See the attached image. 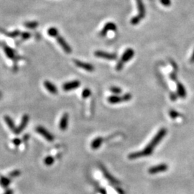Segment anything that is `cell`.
Returning a JSON list of instances; mask_svg holds the SVG:
<instances>
[{
	"label": "cell",
	"instance_id": "cell-1",
	"mask_svg": "<svg viewBox=\"0 0 194 194\" xmlns=\"http://www.w3.org/2000/svg\"><path fill=\"white\" fill-rule=\"evenodd\" d=\"M166 135H167V129H166V128H162V129H160V130L158 131V132L155 135L153 139L150 141V142L147 146H146V147H144V149L143 150L129 154V156H128V158L131 159V160H134V159L142 158V157L150 155L152 154V152H153L155 147L156 146L160 143L161 140L166 137Z\"/></svg>",
	"mask_w": 194,
	"mask_h": 194
},
{
	"label": "cell",
	"instance_id": "cell-2",
	"mask_svg": "<svg viewBox=\"0 0 194 194\" xmlns=\"http://www.w3.org/2000/svg\"><path fill=\"white\" fill-rule=\"evenodd\" d=\"M95 56L97 58H100L109 60V61H114L117 58V55L115 53H110L104 52L102 50H96L94 53Z\"/></svg>",
	"mask_w": 194,
	"mask_h": 194
},
{
	"label": "cell",
	"instance_id": "cell-3",
	"mask_svg": "<svg viewBox=\"0 0 194 194\" xmlns=\"http://www.w3.org/2000/svg\"><path fill=\"white\" fill-rule=\"evenodd\" d=\"M36 132L40 134V135H42L45 139H46L47 140V141L52 142L53 141V140H54V136L43 127L38 126V127H36Z\"/></svg>",
	"mask_w": 194,
	"mask_h": 194
},
{
	"label": "cell",
	"instance_id": "cell-4",
	"mask_svg": "<svg viewBox=\"0 0 194 194\" xmlns=\"http://www.w3.org/2000/svg\"><path fill=\"white\" fill-rule=\"evenodd\" d=\"M55 38H56L57 42L58 43L60 46H61L62 48H63V50L64 51H65V53H69H69H71V52H72L71 47H70L69 43H68L65 40V39H64L63 37L60 36L58 35L55 37Z\"/></svg>",
	"mask_w": 194,
	"mask_h": 194
},
{
	"label": "cell",
	"instance_id": "cell-5",
	"mask_svg": "<svg viewBox=\"0 0 194 194\" xmlns=\"http://www.w3.org/2000/svg\"><path fill=\"white\" fill-rule=\"evenodd\" d=\"M74 63L76 66H78V68H80V69L85 70L86 71L88 72H92L94 71V66L91 63H86V62H83V61H78V60H74L73 61Z\"/></svg>",
	"mask_w": 194,
	"mask_h": 194
},
{
	"label": "cell",
	"instance_id": "cell-6",
	"mask_svg": "<svg viewBox=\"0 0 194 194\" xmlns=\"http://www.w3.org/2000/svg\"><path fill=\"white\" fill-rule=\"evenodd\" d=\"M168 169V165L166 163H162L158 166L151 167L148 170L150 174H157V173H160L162 172H166Z\"/></svg>",
	"mask_w": 194,
	"mask_h": 194
},
{
	"label": "cell",
	"instance_id": "cell-7",
	"mask_svg": "<svg viewBox=\"0 0 194 194\" xmlns=\"http://www.w3.org/2000/svg\"><path fill=\"white\" fill-rule=\"evenodd\" d=\"M134 55H135V50L132 48H127L121 55V58L119 61L123 64H125L127 61H130L134 57Z\"/></svg>",
	"mask_w": 194,
	"mask_h": 194
},
{
	"label": "cell",
	"instance_id": "cell-8",
	"mask_svg": "<svg viewBox=\"0 0 194 194\" xmlns=\"http://www.w3.org/2000/svg\"><path fill=\"white\" fill-rule=\"evenodd\" d=\"M117 29V28L116 24L114 23V22H107V23L104 26L102 30L100 32V35L102 37L106 36L107 33H108L109 31H116Z\"/></svg>",
	"mask_w": 194,
	"mask_h": 194
},
{
	"label": "cell",
	"instance_id": "cell-9",
	"mask_svg": "<svg viewBox=\"0 0 194 194\" xmlns=\"http://www.w3.org/2000/svg\"><path fill=\"white\" fill-rule=\"evenodd\" d=\"M80 85V82L78 80H72V81L67 82V83H65L63 85V89L65 91H71L73 89H76V88H78Z\"/></svg>",
	"mask_w": 194,
	"mask_h": 194
},
{
	"label": "cell",
	"instance_id": "cell-10",
	"mask_svg": "<svg viewBox=\"0 0 194 194\" xmlns=\"http://www.w3.org/2000/svg\"><path fill=\"white\" fill-rule=\"evenodd\" d=\"M69 116L68 113H65L63 116H62L61 120L59 123V128L61 130H65L68 128L69 125Z\"/></svg>",
	"mask_w": 194,
	"mask_h": 194
},
{
	"label": "cell",
	"instance_id": "cell-11",
	"mask_svg": "<svg viewBox=\"0 0 194 194\" xmlns=\"http://www.w3.org/2000/svg\"><path fill=\"white\" fill-rule=\"evenodd\" d=\"M136 2H137L138 9L137 16H139L142 20L145 16V7H144L143 1L142 0H136Z\"/></svg>",
	"mask_w": 194,
	"mask_h": 194
},
{
	"label": "cell",
	"instance_id": "cell-12",
	"mask_svg": "<svg viewBox=\"0 0 194 194\" xmlns=\"http://www.w3.org/2000/svg\"><path fill=\"white\" fill-rule=\"evenodd\" d=\"M44 86L47 90V91L50 92L52 94H58V88L55 84H53L52 82L49 80H45L44 82Z\"/></svg>",
	"mask_w": 194,
	"mask_h": 194
},
{
	"label": "cell",
	"instance_id": "cell-13",
	"mask_svg": "<svg viewBox=\"0 0 194 194\" xmlns=\"http://www.w3.org/2000/svg\"><path fill=\"white\" fill-rule=\"evenodd\" d=\"M177 83V95H178L179 97L182 99H185L186 97L187 93L186 91H185V88L184 87V86L183 85V84L179 83V82H176Z\"/></svg>",
	"mask_w": 194,
	"mask_h": 194
},
{
	"label": "cell",
	"instance_id": "cell-14",
	"mask_svg": "<svg viewBox=\"0 0 194 194\" xmlns=\"http://www.w3.org/2000/svg\"><path fill=\"white\" fill-rule=\"evenodd\" d=\"M108 102L110 104H119V103L124 102V98L123 96H118V95H113V96H109L108 98Z\"/></svg>",
	"mask_w": 194,
	"mask_h": 194
},
{
	"label": "cell",
	"instance_id": "cell-15",
	"mask_svg": "<svg viewBox=\"0 0 194 194\" xmlns=\"http://www.w3.org/2000/svg\"><path fill=\"white\" fill-rule=\"evenodd\" d=\"M28 121H29V117L28 116V115H24V116L22 117V122H21V124H20V127L18 128V129H17V131H16V134H18V133L21 132L23 130L24 128L26 127L27 125H28Z\"/></svg>",
	"mask_w": 194,
	"mask_h": 194
},
{
	"label": "cell",
	"instance_id": "cell-16",
	"mask_svg": "<svg viewBox=\"0 0 194 194\" xmlns=\"http://www.w3.org/2000/svg\"><path fill=\"white\" fill-rule=\"evenodd\" d=\"M103 142V138L101 137H99L95 139L94 140H93L92 143H91V147L94 150H96L98 149L99 147L102 145Z\"/></svg>",
	"mask_w": 194,
	"mask_h": 194
},
{
	"label": "cell",
	"instance_id": "cell-17",
	"mask_svg": "<svg viewBox=\"0 0 194 194\" xmlns=\"http://www.w3.org/2000/svg\"><path fill=\"white\" fill-rule=\"evenodd\" d=\"M5 119L6 123L7 124L8 127H9L10 128V129H11L14 132H15V133H16V131H17V129H15V127H14V123H13V121H12V119L10 118L9 117L6 116V117H5Z\"/></svg>",
	"mask_w": 194,
	"mask_h": 194
},
{
	"label": "cell",
	"instance_id": "cell-18",
	"mask_svg": "<svg viewBox=\"0 0 194 194\" xmlns=\"http://www.w3.org/2000/svg\"><path fill=\"white\" fill-rule=\"evenodd\" d=\"M58 30L55 28H50L47 30V34L51 37H53V38H55V37L58 35Z\"/></svg>",
	"mask_w": 194,
	"mask_h": 194
},
{
	"label": "cell",
	"instance_id": "cell-19",
	"mask_svg": "<svg viewBox=\"0 0 194 194\" xmlns=\"http://www.w3.org/2000/svg\"><path fill=\"white\" fill-rule=\"evenodd\" d=\"M24 25H25L28 28L34 29V28H36L38 26V22H26V23L24 24Z\"/></svg>",
	"mask_w": 194,
	"mask_h": 194
},
{
	"label": "cell",
	"instance_id": "cell-20",
	"mask_svg": "<svg viewBox=\"0 0 194 194\" xmlns=\"http://www.w3.org/2000/svg\"><path fill=\"white\" fill-rule=\"evenodd\" d=\"M5 53L7 55V57H9V58H13L14 53L11 48H9V47H5Z\"/></svg>",
	"mask_w": 194,
	"mask_h": 194
},
{
	"label": "cell",
	"instance_id": "cell-21",
	"mask_svg": "<svg viewBox=\"0 0 194 194\" xmlns=\"http://www.w3.org/2000/svg\"><path fill=\"white\" fill-rule=\"evenodd\" d=\"M110 91L114 93L115 95H119L120 94L121 91V89L119 87H117V86H112V87L110 88Z\"/></svg>",
	"mask_w": 194,
	"mask_h": 194
},
{
	"label": "cell",
	"instance_id": "cell-22",
	"mask_svg": "<svg viewBox=\"0 0 194 194\" xmlns=\"http://www.w3.org/2000/svg\"><path fill=\"white\" fill-rule=\"evenodd\" d=\"M91 90L89 89V88H85V89H84L83 91H82V97H83L84 99H86L88 98V97H89L91 96Z\"/></svg>",
	"mask_w": 194,
	"mask_h": 194
},
{
	"label": "cell",
	"instance_id": "cell-23",
	"mask_svg": "<svg viewBox=\"0 0 194 194\" xmlns=\"http://www.w3.org/2000/svg\"><path fill=\"white\" fill-rule=\"evenodd\" d=\"M141 20L142 19L139 17V16L136 15L131 19V24H133V25H136V24H139Z\"/></svg>",
	"mask_w": 194,
	"mask_h": 194
},
{
	"label": "cell",
	"instance_id": "cell-24",
	"mask_svg": "<svg viewBox=\"0 0 194 194\" xmlns=\"http://www.w3.org/2000/svg\"><path fill=\"white\" fill-rule=\"evenodd\" d=\"M169 115H170V117L172 119H175V118H177V117H178L179 116H180V114H179V113L177 112V111L172 109V110H170V111H169Z\"/></svg>",
	"mask_w": 194,
	"mask_h": 194
},
{
	"label": "cell",
	"instance_id": "cell-25",
	"mask_svg": "<svg viewBox=\"0 0 194 194\" xmlns=\"http://www.w3.org/2000/svg\"><path fill=\"white\" fill-rule=\"evenodd\" d=\"M53 162H54V158H53V157L48 156L45 159V163L46 164L47 166H51Z\"/></svg>",
	"mask_w": 194,
	"mask_h": 194
},
{
	"label": "cell",
	"instance_id": "cell-26",
	"mask_svg": "<svg viewBox=\"0 0 194 194\" xmlns=\"http://www.w3.org/2000/svg\"><path fill=\"white\" fill-rule=\"evenodd\" d=\"M132 94H129V93H127V94H125V95H123V98H124V102H129V101H130L132 99Z\"/></svg>",
	"mask_w": 194,
	"mask_h": 194
},
{
	"label": "cell",
	"instance_id": "cell-27",
	"mask_svg": "<svg viewBox=\"0 0 194 194\" xmlns=\"http://www.w3.org/2000/svg\"><path fill=\"white\" fill-rule=\"evenodd\" d=\"M160 2L165 7H170L171 5L170 0H160Z\"/></svg>",
	"mask_w": 194,
	"mask_h": 194
},
{
	"label": "cell",
	"instance_id": "cell-28",
	"mask_svg": "<svg viewBox=\"0 0 194 194\" xmlns=\"http://www.w3.org/2000/svg\"><path fill=\"white\" fill-rule=\"evenodd\" d=\"M170 77L171 78V79L174 80V81L177 82V76H176V73H175L174 72H173L170 75Z\"/></svg>",
	"mask_w": 194,
	"mask_h": 194
},
{
	"label": "cell",
	"instance_id": "cell-29",
	"mask_svg": "<svg viewBox=\"0 0 194 194\" xmlns=\"http://www.w3.org/2000/svg\"><path fill=\"white\" fill-rule=\"evenodd\" d=\"M30 35L28 33V32H24V33L22 35V38L23 39H28V38H30Z\"/></svg>",
	"mask_w": 194,
	"mask_h": 194
},
{
	"label": "cell",
	"instance_id": "cell-30",
	"mask_svg": "<svg viewBox=\"0 0 194 194\" xmlns=\"http://www.w3.org/2000/svg\"><path fill=\"white\" fill-rule=\"evenodd\" d=\"M177 96L176 94H171L170 99H172L173 101L177 100Z\"/></svg>",
	"mask_w": 194,
	"mask_h": 194
},
{
	"label": "cell",
	"instance_id": "cell-31",
	"mask_svg": "<svg viewBox=\"0 0 194 194\" xmlns=\"http://www.w3.org/2000/svg\"><path fill=\"white\" fill-rule=\"evenodd\" d=\"M190 62H191V63H194V50L193 52V54H192L191 57V59H190Z\"/></svg>",
	"mask_w": 194,
	"mask_h": 194
},
{
	"label": "cell",
	"instance_id": "cell-32",
	"mask_svg": "<svg viewBox=\"0 0 194 194\" xmlns=\"http://www.w3.org/2000/svg\"><path fill=\"white\" fill-rule=\"evenodd\" d=\"M14 142H15V144H19L20 142V140H17H17H14Z\"/></svg>",
	"mask_w": 194,
	"mask_h": 194
},
{
	"label": "cell",
	"instance_id": "cell-33",
	"mask_svg": "<svg viewBox=\"0 0 194 194\" xmlns=\"http://www.w3.org/2000/svg\"><path fill=\"white\" fill-rule=\"evenodd\" d=\"M6 194H12V191H7V193H6Z\"/></svg>",
	"mask_w": 194,
	"mask_h": 194
}]
</instances>
